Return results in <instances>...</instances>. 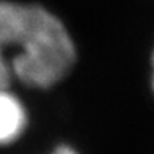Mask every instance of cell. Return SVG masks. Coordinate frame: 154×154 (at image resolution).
<instances>
[{"label":"cell","mask_w":154,"mask_h":154,"mask_svg":"<svg viewBox=\"0 0 154 154\" xmlns=\"http://www.w3.org/2000/svg\"><path fill=\"white\" fill-rule=\"evenodd\" d=\"M74 63V41L54 13L35 3L0 0V90L13 79L51 88Z\"/></svg>","instance_id":"6da1fadb"},{"label":"cell","mask_w":154,"mask_h":154,"mask_svg":"<svg viewBox=\"0 0 154 154\" xmlns=\"http://www.w3.org/2000/svg\"><path fill=\"white\" fill-rule=\"evenodd\" d=\"M27 126V112L24 104L8 88L0 90V145L17 140Z\"/></svg>","instance_id":"7a4b0ae2"},{"label":"cell","mask_w":154,"mask_h":154,"mask_svg":"<svg viewBox=\"0 0 154 154\" xmlns=\"http://www.w3.org/2000/svg\"><path fill=\"white\" fill-rule=\"evenodd\" d=\"M51 154H79V152H77L74 148H71V146H68V145H58Z\"/></svg>","instance_id":"3957f363"},{"label":"cell","mask_w":154,"mask_h":154,"mask_svg":"<svg viewBox=\"0 0 154 154\" xmlns=\"http://www.w3.org/2000/svg\"><path fill=\"white\" fill-rule=\"evenodd\" d=\"M152 68H154V54H152ZM152 90H154V75H152Z\"/></svg>","instance_id":"277c9868"}]
</instances>
